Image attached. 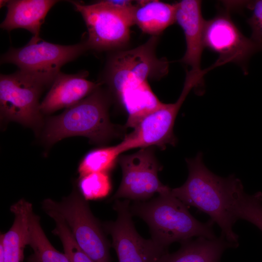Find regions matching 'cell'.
I'll return each mask as SVG.
<instances>
[{"mask_svg": "<svg viewBox=\"0 0 262 262\" xmlns=\"http://www.w3.org/2000/svg\"><path fill=\"white\" fill-rule=\"evenodd\" d=\"M33 209L32 204L24 199L10 207L15 215L14 223L9 230L0 236L4 262H23L24 250L28 245L29 216Z\"/></svg>", "mask_w": 262, "mask_h": 262, "instance_id": "e0dca14e", "label": "cell"}, {"mask_svg": "<svg viewBox=\"0 0 262 262\" xmlns=\"http://www.w3.org/2000/svg\"><path fill=\"white\" fill-rule=\"evenodd\" d=\"M130 200H114L113 208L117 213L115 221L104 222L105 232L112 238L111 247L119 262H157L168 252L152 239H146L136 231L130 211Z\"/></svg>", "mask_w": 262, "mask_h": 262, "instance_id": "8fae6325", "label": "cell"}, {"mask_svg": "<svg viewBox=\"0 0 262 262\" xmlns=\"http://www.w3.org/2000/svg\"><path fill=\"white\" fill-rule=\"evenodd\" d=\"M171 190L150 200L130 205L132 215L140 217L148 226L151 239L168 249L174 242L181 244L194 237L216 238L214 223L211 219L206 222L196 219Z\"/></svg>", "mask_w": 262, "mask_h": 262, "instance_id": "7a4b0ae2", "label": "cell"}, {"mask_svg": "<svg viewBox=\"0 0 262 262\" xmlns=\"http://www.w3.org/2000/svg\"><path fill=\"white\" fill-rule=\"evenodd\" d=\"M0 262H4L3 250L1 244H0Z\"/></svg>", "mask_w": 262, "mask_h": 262, "instance_id": "cb8c5ba5", "label": "cell"}, {"mask_svg": "<svg viewBox=\"0 0 262 262\" xmlns=\"http://www.w3.org/2000/svg\"><path fill=\"white\" fill-rule=\"evenodd\" d=\"M210 70L207 68L187 71L184 86L177 100L173 103H164L144 117L118 144L121 152L123 153L131 149L149 147L164 150L168 145L175 146L177 139L173 129L179 110L192 89L200 83Z\"/></svg>", "mask_w": 262, "mask_h": 262, "instance_id": "8992f818", "label": "cell"}, {"mask_svg": "<svg viewBox=\"0 0 262 262\" xmlns=\"http://www.w3.org/2000/svg\"><path fill=\"white\" fill-rule=\"evenodd\" d=\"M0 1V7H3V6H6V5H7V3H8V0H1Z\"/></svg>", "mask_w": 262, "mask_h": 262, "instance_id": "d4e9b609", "label": "cell"}, {"mask_svg": "<svg viewBox=\"0 0 262 262\" xmlns=\"http://www.w3.org/2000/svg\"><path fill=\"white\" fill-rule=\"evenodd\" d=\"M155 147L140 148L130 154H121L118 158L122 173L120 185L110 201L120 198L134 201H147L155 194L171 190L158 177L162 166L155 154Z\"/></svg>", "mask_w": 262, "mask_h": 262, "instance_id": "30bf717a", "label": "cell"}, {"mask_svg": "<svg viewBox=\"0 0 262 262\" xmlns=\"http://www.w3.org/2000/svg\"><path fill=\"white\" fill-rule=\"evenodd\" d=\"M58 0H12L6 5L7 12L0 28L8 32L24 29L33 34L31 39L39 40L41 25L48 12Z\"/></svg>", "mask_w": 262, "mask_h": 262, "instance_id": "9a60e30c", "label": "cell"}, {"mask_svg": "<svg viewBox=\"0 0 262 262\" xmlns=\"http://www.w3.org/2000/svg\"><path fill=\"white\" fill-rule=\"evenodd\" d=\"M188 176L180 187L171 189L172 194L187 206H193L206 213L216 223L221 234L229 242L239 246L238 235L233 227L235 221L229 212L226 205L227 178L210 171L198 153L192 159H186Z\"/></svg>", "mask_w": 262, "mask_h": 262, "instance_id": "3957f363", "label": "cell"}, {"mask_svg": "<svg viewBox=\"0 0 262 262\" xmlns=\"http://www.w3.org/2000/svg\"><path fill=\"white\" fill-rule=\"evenodd\" d=\"M113 98L101 86L90 95L66 108L60 115L48 118L43 140L52 145L67 137L82 136L98 145L124 138L127 128L110 121L109 109Z\"/></svg>", "mask_w": 262, "mask_h": 262, "instance_id": "6da1fadb", "label": "cell"}, {"mask_svg": "<svg viewBox=\"0 0 262 262\" xmlns=\"http://www.w3.org/2000/svg\"><path fill=\"white\" fill-rule=\"evenodd\" d=\"M45 86L31 75L20 70L0 76V117L34 130L42 123L39 99Z\"/></svg>", "mask_w": 262, "mask_h": 262, "instance_id": "9c48e42d", "label": "cell"}, {"mask_svg": "<svg viewBox=\"0 0 262 262\" xmlns=\"http://www.w3.org/2000/svg\"><path fill=\"white\" fill-rule=\"evenodd\" d=\"M44 211L54 220L56 225L52 233L59 237L70 262H94L78 246L61 216L51 210Z\"/></svg>", "mask_w": 262, "mask_h": 262, "instance_id": "44dd1931", "label": "cell"}, {"mask_svg": "<svg viewBox=\"0 0 262 262\" xmlns=\"http://www.w3.org/2000/svg\"><path fill=\"white\" fill-rule=\"evenodd\" d=\"M201 1L182 0L176 5V21L182 29L186 51L180 62L191 66L192 70H199L204 43V33L206 21L202 16Z\"/></svg>", "mask_w": 262, "mask_h": 262, "instance_id": "5bb4252c", "label": "cell"}, {"mask_svg": "<svg viewBox=\"0 0 262 262\" xmlns=\"http://www.w3.org/2000/svg\"><path fill=\"white\" fill-rule=\"evenodd\" d=\"M176 5L159 0H140L132 9L133 24L144 33L157 36L176 21Z\"/></svg>", "mask_w": 262, "mask_h": 262, "instance_id": "ac0fdd59", "label": "cell"}, {"mask_svg": "<svg viewBox=\"0 0 262 262\" xmlns=\"http://www.w3.org/2000/svg\"><path fill=\"white\" fill-rule=\"evenodd\" d=\"M28 245L33 253L27 262H70L66 254L57 250L48 239L40 223V217L32 210L29 216Z\"/></svg>", "mask_w": 262, "mask_h": 262, "instance_id": "d6986e66", "label": "cell"}, {"mask_svg": "<svg viewBox=\"0 0 262 262\" xmlns=\"http://www.w3.org/2000/svg\"><path fill=\"white\" fill-rule=\"evenodd\" d=\"M238 246L222 235L213 239L199 237L181 243L178 251L165 253L157 262H220L222 255L227 249Z\"/></svg>", "mask_w": 262, "mask_h": 262, "instance_id": "2e32d148", "label": "cell"}, {"mask_svg": "<svg viewBox=\"0 0 262 262\" xmlns=\"http://www.w3.org/2000/svg\"><path fill=\"white\" fill-rule=\"evenodd\" d=\"M42 208L61 216L78 246L94 262H111V245L102 225L81 193L74 191L60 202L47 198L42 202Z\"/></svg>", "mask_w": 262, "mask_h": 262, "instance_id": "5b68a950", "label": "cell"}, {"mask_svg": "<svg viewBox=\"0 0 262 262\" xmlns=\"http://www.w3.org/2000/svg\"><path fill=\"white\" fill-rule=\"evenodd\" d=\"M87 71L74 74H66L60 72L40 104L42 115L51 114L64 108H68L101 86V82L90 81L87 79Z\"/></svg>", "mask_w": 262, "mask_h": 262, "instance_id": "4fadbf2b", "label": "cell"}, {"mask_svg": "<svg viewBox=\"0 0 262 262\" xmlns=\"http://www.w3.org/2000/svg\"><path fill=\"white\" fill-rule=\"evenodd\" d=\"M88 49L86 42L62 45L41 39H31L21 48H10L1 56L0 63L16 65L19 70L31 75L47 86L52 84L63 66Z\"/></svg>", "mask_w": 262, "mask_h": 262, "instance_id": "ba28073f", "label": "cell"}, {"mask_svg": "<svg viewBox=\"0 0 262 262\" xmlns=\"http://www.w3.org/2000/svg\"><path fill=\"white\" fill-rule=\"evenodd\" d=\"M249 6L252 10V16L248 19L252 30L251 38L262 43V0H257Z\"/></svg>", "mask_w": 262, "mask_h": 262, "instance_id": "603a6c76", "label": "cell"}, {"mask_svg": "<svg viewBox=\"0 0 262 262\" xmlns=\"http://www.w3.org/2000/svg\"><path fill=\"white\" fill-rule=\"evenodd\" d=\"M122 154L118 144L91 150L79 164L78 168L79 178L93 173H109L115 167Z\"/></svg>", "mask_w": 262, "mask_h": 262, "instance_id": "ffe728a7", "label": "cell"}, {"mask_svg": "<svg viewBox=\"0 0 262 262\" xmlns=\"http://www.w3.org/2000/svg\"><path fill=\"white\" fill-rule=\"evenodd\" d=\"M204 43L218 54L212 68L228 63L244 65L254 53L262 50V43L245 36L225 14L206 21Z\"/></svg>", "mask_w": 262, "mask_h": 262, "instance_id": "7c38bea8", "label": "cell"}, {"mask_svg": "<svg viewBox=\"0 0 262 262\" xmlns=\"http://www.w3.org/2000/svg\"><path fill=\"white\" fill-rule=\"evenodd\" d=\"M157 36L132 49L115 52L107 60L103 82L113 99L150 86L148 80L159 79L168 71L169 62L155 53Z\"/></svg>", "mask_w": 262, "mask_h": 262, "instance_id": "277c9868", "label": "cell"}, {"mask_svg": "<svg viewBox=\"0 0 262 262\" xmlns=\"http://www.w3.org/2000/svg\"><path fill=\"white\" fill-rule=\"evenodd\" d=\"M85 22L89 49L98 51L118 49L126 45L133 25L131 6H117L109 0L91 4L70 1Z\"/></svg>", "mask_w": 262, "mask_h": 262, "instance_id": "52a82bcc", "label": "cell"}, {"mask_svg": "<svg viewBox=\"0 0 262 262\" xmlns=\"http://www.w3.org/2000/svg\"><path fill=\"white\" fill-rule=\"evenodd\" d=\"M109 173H93L79 178L80 192L86 200H95L107 196L112 189Z\"/></svg>", "mask_w": 262, "mask_h": 262, "instance_id": "7402d4cb", "label": "cell"}]
</instances>
